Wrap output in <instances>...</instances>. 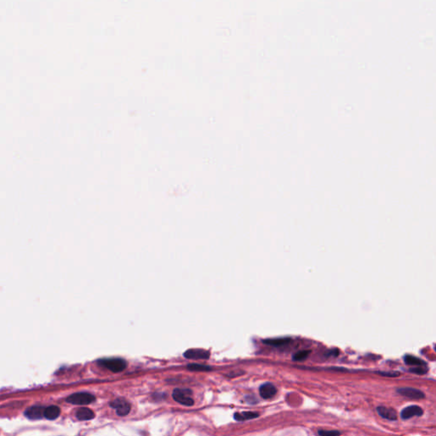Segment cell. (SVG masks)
I'll return each mask as SVG.
<instances>
[{
    "label": "cell",
    "mask_w": 436,
    "mask_h": 436,
    "mask_svg": "<svg viewBox=\"0 0 436 436\" xmlns=\"http://www.w3.org/2000/svg\"><path fill=\"white\" fill-rule=\"evenodd\" d=\"M97 363L114 373H121L127 366L126 361L122 358H103L97 360Z\"/></svg>",
    "instance_id": "1"
},
{
    "label": "cell",
    "mask_w": 436,
    "mask_h": 436,
    "mask_svg": "<svg viewBox=\"0 0 436 436\" xmlns=\"http://www.w3.org/2000/svg\"><path fill=\"white\" fill-rule=\"evenodd\" d=\"M193 391L189 388H175L172 392V397L178 403L183 406H192L194 405Z\"/></svg>",
    "instance_id": "2"
},
{
    "label": "cell",
    "mask_w": 436,
    "mask_h": 436,
    "mask_svg": "<svg viewBox=\"0 0 436 436\" xmlns=\"http://www.w3.org/2000/svg\"><path fill=\"white\" fill-rule=\"evenodd\" d=\"M95 401H96V397L92 394L87 393V392L73 394L66 399L68 403L74 404V405H89Z\"/></svg>",
    "instance_id": "3"
},
{
    "label": "cell",
    "mask_w": 436,
    "mask_h": 436,
    "mask_svg": "<svg viewBox=\"0 0 436 436\" xmlns=\"http://www.w3.org/2000/svg\"><path fill=\"white\" fill-rule=\"evenodd\" d=\"M112 408L116 409L117 414L120 417H124L129 413L132 406L129 401L124 398H117L110 402Z\"/></svg>",
    "instance_id": "4"
},
{
    "label": "cell",
    "mask_w": 436,
    "mask_h": 436,
    "mask_svg": "<svg viewBox=\"0 0 436 436\" xmlns=\"http://www.w3.org/2000/svg\"><path fill=\"white\" fill-rule=\"evenodd\" d=\"M396 392L400 396L411 399V400H423L425 398V394L419 388H408V387L399 388H397Z\"/></svg>",
    "instance_id": "5"
},
{
    "label": "cell",
    "mask_w": 436,
    "mask_h": 436,
    "mask_svg": "<svg viewBox=\"0 0 436 436\" xmlns=\"http://www.w3.org/2000/svg\"><path fill=\"white\" fill-rule=\"evenodd\" d=\"M424 414V410L419 406L412 405V406H406L401 411V418L403 420H408V419L414 418V417H421Z\"/></svg>",
    "instance_id": "6"
},
{
    "label": "cell",
    "mask_w": 436,
    "mask_h": 436,
    "mask_svg": "<svg viewBox=\"0 0 436 436\" xmlns=\"http://www.w3.org/2000/svg\"><path fill=\"white\" fill-rule=\"evenodd\" d=\"M184 357L189 360H207L210 358V352L201 348H191L184 353Z\"/></svg>",
    "instance_id": "7"
},
{
    "label": "cell",
    "mask_w": 436,
    "mask_h": 436,
    "mask_svg": "<svg viewBox=\"0 0 436 436\" xmlns=\"http://www.w3.org/2000/svg\"><path fill=\"white\" fill-rule=\"evenodd\" d=\"M45 408L46 407L41 406V405L31 406L26 410L24 415L27 419H30V420H39V419H43Z\"/></svg>",
    "instance_id": "8"
},
{
    "label": "cell",
    "mask_w": 436,
    "mask_h": 436,
    "mask_svg": "<svg viewBox=\"0 0 436 436\" xmlns=\"http://www.w3.org/2000/svg\"><path fill=\"white\" fill-rule=\"evenodd\" d=\"M277 388L272 383H264L259 388V394L264 400H269L276 395Z\"/></svg>",
    "instance_id": "9"
},
{
    "label": "cell",
    "mask_w": 436,
    "mask_h": 436,
    "mask_svg": "<svg viewBox=\"0 0 436 436\" xmlns=\"http://www.w3.org/2000/svg\"><path fill=\"white\" fill-rule=\"evenodd\" d=\"M377 411H378V415L381 418L387 419L388 421H396L398 419L397 411L395 409L391 408V407L383 406H378Z\"/></svg>",
    "instance_id": "10"
},
{
    "label": "cell",
    "mask_w": 436,
    "mask_h": 436,
    "mask_svg": "<svg viewBox=\"0 0 436 436\" xmlns=\"http://www.w3.org/2000/svg\"><path fill=\"white\" fill-rule=\"evenodd\" d=\"M75 415H76L77 419L80 421H88V420H92L95 418L94 411L91 409L86 408V407L78 409Z\"/></svg>",
    "instance_id": "11"
},
{
    "label": "cell",
    "mask_w": 436,
    "mask_h": 436,
    "mask_svg": "<svg viewBox=\"0 0 436 436\" xmlns=\"http://www.w3.org/2000/svg\"><path fill=\"white\" fill-rule=\"evenodd\" d=\"M258 417L259 413L256 411H242V412H236L233 414V419L238 422L247 421V420L257 419Z\"/></svg>",
    "instance_id": "12"
},
{
    "label": "cell",
    "mask_w": 436,
    "mask_h": 436,
    "mask_svg": "<svg viewBox=\"0 0 436 436\" xmlns=\"http://www.w3.org/2000/svg\"><path fill=\"white\" fill-rule=\"evenodd\" d=\"M291 342L292 339L290 337H279V338H269V339L264 340V344L276 347H282Z\"/></svg>",
    "instance_id": "13"
},
{
    "label": "cell",
    "mask_w": 436,
    "mask_h": 436,
    "mask_svg": "<svg viewBox=\"0 0 436 436\" xmlns=\"http://www.w3.org/2000/svg\"><path fill=\"white\" fill-rule=\"evenodd\" d=\"M60 414H61V409L59 408L58 406H47L43 411V418L49 420H55L58 419Z\"/></svg>",
    "instance_id": "14"
},
{
    "label": "cell",
    "mask_w": 436,
    "mask_h": 436,
    "mask_svg": "<svg viewBox=\"0 0 436 436\" xmlns=\"http://www.w3.org/2000/svg\"><path fill=\"white\" fill-rule=\"evenodd\" d=\"M404 361L406 363V365H411V366H427V363L424 360L414 355H405Z\"/></svg>",
    "instance_id": "15"
},
{
    "label": "cell",
    "mask_w": 436,
    "mask_h": 436,
    "mask_svg": "<svg viewBox=\"0 0 436 436\" xmlns=\"http://www.w3.org/2000/svg\"><path fill=\"white\" fill-rule=\"evenodd\" d=\"M310 353H311L310 350H301V351L295 353L294 355H292V360L294 361H297V362L303 361L310 356Z\"/></svg>",
    "instance_id": "16"
},
{
    "label": "cell",
    "mask_w": 436,
    "mask_h": 436,
    "mask_svg": "<svg viewBox=\"0 0 436 436\" xmlns=\"http://www.w3.org/2000/svg\"><path fill=\"white\" fill-rule=\"evenodd\" d=\"M188 369L192 372H210L212 370L211 366L201 365V364H189L188 365Z\"/></svg>",
    "instance_id": "17"
},
{
    "label": "cell",
    "mask_w": 436,
    "mask_h": 436,
    "mask_svg": "<svg viewBox=\"0 0 436 436\" xmlns=\"http://www.w3.org/2000/svg\"><path fill=\"white\" fill-rule=\"evenodd\" d=\"M409 372L417 375H425L429 372L428 366H413L409 369Z\"/></svg>",
    "instance_id": "18"
},
{
    "label": "cell",
    "mask_w": 436,
    "mask_h": 436,
    "mask_svg": "<svg viewBox=\"0 0 436 436\" xmlns=\"http://www.w3.org/2000/svg\"><path fill=\"white\" fill-rule=\"evenodd\" d=\"M318 434L320 436H340L341 432L338 430H324L320 429L318 430Z\"/></svg>",
    "instance_id": "19"
},
{
    "label": "cell",
    "mask_w": 436,
    "mask_h": 436,
    "mask_svg": "<svg viewBox=\"0 0 436 436\" xmlns=\"http://www.w3.org/2000/svg\"><path fill=\"white\" fill-rule=\"evenodd\" d=\"M376 373L383 377H388V378H396L401 375V373L399 372H376Z\"/></svg>",
    "instance_id": "20"
},
{
    "label": "cell",
    "mask_w": 436,
    "mask_h": 436,
    "mask_svg": "<svg viewBox=\"0 0 436 436\" xmlns=\"http://www.w3.org/2000/svg\"><path fill=\"white\" fill-rule=\"evenodd\" d=\"M246 401H247V403L252 404V405H254V404H256L257 403V402H258V400H257V399H256V397H255V396H246Z\"/></svg>",
    "instance_id": "21"
},
{
    "label": "cell",
    "mask_w": 436,
    "mask_h": 436,
    "mask_svg": "<svg viewBox=\"0 0 436 436\" xmlns=\"http://www.w3.org/2000/svg\"><path fill=\"white\" fill-rule=\"evenodd\" d=\"M338 355H339V350L336 348V350H331L329 351H327L325 356H327V357L335 356L336 357V356H338Z\"/></svg>",
    "instance_id": "22"
},
{
    "label": "cell",
    "mask_w": 436,
    "mask_h": 436,
    "mask_svg": "<svg viewBox=\"0 0 436 436\" xmlns=\"http://www.w3.org/2000/svg\"><path fill=\"white\" fill-rule=\"evenodd\" d=\"M152 397H154V398H155V397H158L157 401H160H160H161V400H164V399L165 398V394H160V393L155 394V395H154V396H152Z\"/></svg>",
    "instance_id": "23"
}]
</instances>
